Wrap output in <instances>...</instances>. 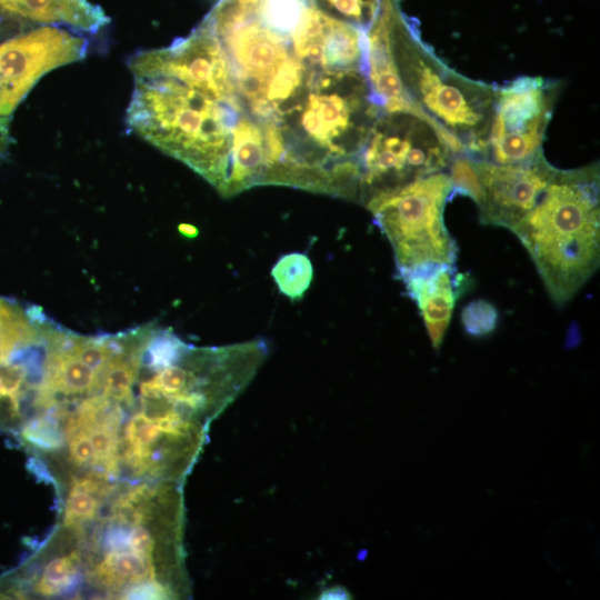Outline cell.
Instances as JSON below:
<instances>
[{"label": "cell", "mask_w": 600, "mask_h": 600, "mask_svg": "<svg viewBox=\"0 0 600 600\" xmlns=\"http://www.w3.org/2000/svg\"><path fill=\"white\" fill-rule=\"evenodd\" d=\"M202 23L244 117L263 133L266 184L327 186L378 117L364 32L307 0H219Z\"/></svg>", "instance_id": "1"}, {"label": "cell", "mask_w": 600, "mask_h": 600, "mask_svg": "<svg viewBox=\"0 0 600 600\" xmlns=\"http://www.w3.org/2000/svg\"><path fill=\"white\" fill-rule=\"evenodd\" d=\"M126 121L131 132L189 166L223 197L233 162L263 143L236 90H209L166 74L134 78Z\"/></svg>", "instance_id": "2"}, {"label": "cell", "mask_w": 600, "mask_h": 600, "mask_svg": "<svg viewBox=\"0 0 600 600\" xmlns=\"http://www.w3.org/2000/svg\"><path fill=\"white\" fill-rule=\"evenodd\" d=\"M390 66L407 100L457 156L482 159L497 87L447 66L426 44L400 0H382L378 12Z\"/></svg>", "instance_id": "3"}, {"label": "cell", "mask_w": 600, "mask_h": 600, "mask_svg": "<svg viewBox=\"0 0 600 600\" xmlns=\"http://www.w3.org/2000/svg\"><path fill=\"white\" fill-rule=\"evenodd\" d=\"M599 164L557 169L530 212L511 231L521 241L559 307L600 263Z\"/></svg>", "instance_id": "4"}, {"label": "cell", "mask_w": 600, "mask_h": 600, "mask_svg": "<svg viewBox=\"0 0 600 600\" xmlns=\"http://www.w3.org/2000/svg\"><path fill=\"white\" fill-rule=\"evenodd\" d=\"M453 194L448 171L423 177L364 207L389 240L399 277L436 264H456L458 248L444 223Z\"/></svg>", "instance_id": "5"}, {"label": "cell", "mask_w": 600, "mask_h": 600, "mask_svg": "<svg viewBox=\"0 0 600 600\" xmlns=\"http://www.w3.org/2000/svg\"><path fill=\"white\" fill-rule=\"evenodd\" d=\"M454 157L442 133L423 118L381 111L359 158V202L366 206L423 177L448 171Z\"/></svg>", "instance_id": "6"}, {"label": "cell", "mask_w": 600, "mask_h": 600, "mask_svg": "<svg viewBox=\"0 0 600 600\" xmlns=\"http://www.w3.org/2000/svg\"><path fill=\"white\" fill-rule=\"evenodd\" d=\"M557 169L541 152L508 164L457 156L448 172L453 193L474 201L481 223L512 231L536 206Z\"/></svg>", "instance_id": "7"}, {"label": "cell", "mask_w": 600, "mask_h": 600, "mask_svg": "<svg viewBox=\"0 0 600 600\" xmlns=\"http://www.w3.org/2000/svg\"><path fill=\"white\" fill-rule=\"evenodd\" d=\"M559 91L560 82L530 76L497 87L482 159L502 164L519 163L543 152Z\"/></svg>", "instance_id": "8"}, {"label": "cell", "mask_w": 600, "mask_h": 600, "mask_svg": "<svg viewBox=\"0 0 600 600\" xmlns=\"http://www.w3.org/2000/svg\"><path fill=\"white\" fill-rule=\"evenodd\" d=\"M82 33L43 24L0 42V116L9 117L49 71L83 59Z\"/></svg>", "instance_id": "9"}, {"label": "cell", "mask_w": 600, "mask_h": 600, "mask_svg": "<svg viewBox=\"0 0 600 600\" xmlns=\"http://www.w3.org/2000/svg\"><path fill=\"white\" fill-rule=\"evenodd\" d=\"M409 297L417 303L432 347L438 350L448 330L457 300L470 278L456 264H436L399 277Z\"/></svg>", "instance_id": "10"}, {"label": "cell", "mask_w": 600, "mask_h": 600, "mask_svg": "<svg viewBox=\"0 0 600 600\" xmlns=\"http://www.w3.org/2000/svg\"><path fill=\"white\" fill-rule=\"evenodd\" d=\"M0 9L13 17L79 33H94L109 21L102 9L88 0H0Z\"/></svg>", "instance_id": "11"}, {"label": "cell", "mask_w": 600, "mask_h": 600, "mask_svg": "<svg viewBox=\"0 0 600 600\" xmlns=\"http://www.w3.org/2000/svg\"><path fill=\"white\" fill-rule=\"evenodd\" d=\"M271 277L279 291L296 301L302 299L310 288L313 267L306 253L290 252L281 256L273 264Z\"/></svg>", "instance_id": "12"}, {"label": "cell", "mask_w": 600, "mask_h": 600, "mask_svg": "<svg viewBox=\"0 0 600 600\" xmlns=\"http://www.w3.org/2000/svg\"><path fill=\"white\" fill-rule=\"evenodd\" d=\"M146 556L134 551H112L102 563L98 572L101 577L120 579H146L154 581V569Z\"/></svg>", "instance_id": "13"}, {"label": "cell", "mask_w": 600, "mask_h": 600, "mask_svg": "<svg viewBox=\"0 0 600 600\" xmlns=\"http://www.w3.org/2000/svg\"><path fill=\"white\" fill-rule=\"evenodd\" d=\"M461 321L468 334L484 337L497 328L498 310L487 300H474L462 309Z\"/></svg>", "instance_id": "14"}, {"label": "cell", "mask_w": 600, "mask_h": 600, "mask_svg": "<svg viewBox=\"0 0 600 600\" xmlns=\"http://www.w3.org/2000/svg\"><path fill=\"white\" fill-rule=\"evenodd\" d=\"M76 571L74 556L56 558L46 564L34 588L42 596L57 594L70 584Z\"/></svg>", "instance_id": "15"}, {"label": "cell", "mask_w": 600, "mask_h": 600, "mask_svg": "<svg viewBox=\"0 0 600 600\" xmlns=\"http://www.w3.org/2000/svg\"><path fill=\"white\" fill-rule=\"evenodd\" d=\"M21 437L28 443L42 450H56L63 441L58 427L48 418L29 420L21 430Z\"/></svg>", "instance_id": "16"}, {"label": "cell", "mask_w": 600, "mask_h": 600, "mask_svg": "<svg viewBox=\"0 0 600 600\" xmlns=\"http://www.w3.org/2000/svg\"><path fill=\"white\" fill-rule=\"evenodd\" d=\"M84 433L96 451V461H103L109 468L114 462L117 450V431L102 426H84Z\"/></svg>", "instance_id": "17"}, {"label": "cell", "mask_w": 600, "mask_h": 600, "mask_svg": "<svg viewBox=\"0 0 600 600\" xmlns=\"http://www.w3.org/2000/svg\"><path fill=\"white\" fill-rule=\"evenodd\" d=\"M98 502L88 492L72 489L67 501L66 520L92 518L97 511Z\"/></svg>", "instance_id": "18"}, {"label": "cell", "mask_w": 600, "mask_h": 600, "mask_svg": "<svg viewBox=\"0 0 600 600\" xmlns=\"http://www.w3.org/2000/svg\"><path fill=\"white\" fill-rule=\"evenodd\" d=\"M70 456L78 464L96 461V451L88 436L81 431L74 433L70 440Z\"/></svg>", "instance_id": "19"}, {"label": "cell", "mask_w": 600, "mask_h": 600, "mask_svg": "<svg viewBox=\"0 0 600 600\" xmlns=\"http://www.w3.org/2000/svg\"><path fill=\"white\" fill-rule=\"evenodd\" d=\"M173 592L166 586L157 582L149 581L140 586L130 589L126 593V599H166L170 598Z\"/></svg>", "instance_id": "20"}, {"label": "cell", "mask_w": 600, "mask_h": 600, "mask_svg": "<svg viewBox=\"0 0 600 600\" xmlns=\"http://www.w3.org/2000/svg\"><path fill=\"white\" fill-rule=\"evenodd\" d=\"M128 546L132 551L150 557L153 551L154 541L147 528L137 526L128 536Z\"/></svg>", "instance_id": "21"}, {"label": "cell", "mask_w": 600, "mask_h": 600, "mask_svg": "<svg viewBox=\"0 0 600 600\" xmlns=\"http://www.w3.org/2000/svg\"><path fill=\"white\" fill-rule=\"evenodd\" d=\"M9 117L0 116V161L8 156L12 142L9 132Z\"/></svg>", "instance_id": "22"}, {"label": "cell", "mask_w": 600, "mask_h": 600, "mask_svg": "<svg viewBox=\"0 0 600 600\" xmlns=\"http://www.w3.org/2000/svg\"><path fill=\"white\" fill-rule=\"evenodd\" d=\"M179 231L187 238H194L198 236V229L194 226L188 223L180 224Z\"/></svg>", "instance_id": "23"}]
</instances>
